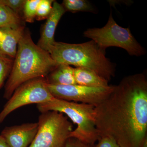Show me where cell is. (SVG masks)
<instances>
[{
	"label": "cell",
	"mask_w": 147,
	"mask_h": 147,
	"mask_svg": "<svg viewBox=\"0 0 147 147\" xmlns=\"http://www.w3.org/2000/svg\"><path fill=\"white\" fill-rule=\"evenodd\" d=\"M99 137L120 147H142L147 139V80L144 73L125 77L103 102L95 107Z\"/></svg>",
	"instance_id": "1"
},
{
	"label": "cell",
	"mask_w": 147,
	"mask_h": 147,
	"mask_svg": "<svg viewBox=\"0 0 147 147\" xmlns=\"http://www.w3.org/2000/svg\"><path fill=\"white\" fill-rule=\"evenodd\" d=\"M58 65L50 53L33 42L30 32L25 29L5 86L4 98L8 100L19 86L29 80L46 78Z\"/></svg>",
	"instance_id": "2"
},
{
	"label": "cell",
	"mask_w": 147,
	"mask_h": 147,
	"mask_svg": "<svg viewBox=\"0 0 147 147\" xmlns=\"http://www.w3.org/2000/svg\"><path fill=\"white\" fill-rule=\"evenodd\" d=\"M105 51L91 40L79 44L55 41L48 53L59 65L87 69L109 82L115 76V67Z\"/></svg>",
	"instance_id": "3"
},
{
	"label": "cell",
	"mask_w": 147,
	"mask_h": 147,
	"mask_svg": "<svg viewBox=\"0 0 147 147\" xmlns=\"http://www.w3.org/2000/svg\"><path fill=\"white\" fill-rule=\"evenodd\" d=\"M40 113L55 111L63 113L76 127L70 137L90 144H95L99 139L95 122V107L93 105L53 98L43 103L36 104Z\"/></svg>",
	"instance_id": "4"
},
{
	"label": "cell",
	"mask_w": 147,
	"mask_h": 147,
	"mask_svg": "<svg viewBox=\"0 0 147 147\" xmlns=\"http://www.w3.org/2000/svg\"><path fill=\"white\" fill-rule=\"evenodd\" d=\"M84 36L105 50L109 47H116L124 49L131 56L139 57L146 54L144 49L135 39L130 29L119 26L113 18L112 12L104 27L88 29L84 32Z\"/></svg>",
	"instance_id": "5"
},
{
	"label": "cell",
	"mask_w": 147,
	"mask_h": 147,
	"mask_svg": "<svg viewBox=\"0 0 147 147\" xmlns=\"http://www.w3.org/2000/svg\"><path fill=\"white\" fill-rule=\"evenodd\" d=\"M38 130L29 147H65L73 125L63 113L47 111L38 117Z\"/></svg>",
	"instance_id": "6"
},
{
	"label": "cell",
	"mask_w": 147,
	"mask_h": 147,
	"mask_svg": "<svg viewBox=\"0 0 147 147\" xmlns=\"http://www.w3.org/2000/svg\"><path fill=\"white\" fill-rule=\"evenodd\" d=\"M46 78L25 82L17 88L0 112V124L13 111L25 105L47 102L54 98L48 87Z\"/></svg>",
	"instance_id": "7"
},
{
	"label": "cell",
	"mask_w": 147,
	"mask_h": 147,
	"mask_svg": "<svg viewBox=\"0 0 147 147\" xmlns=\"http://www.w3.org/2000/svg\"><path fill=\"white\" fill-rule=\"evenodd\" d=\"M47 87L55 98L86 103L95 107L109 96L115 86L109 85L106 87L94 88L78 84L60 86L47 84Z\"/></svg>",
	"instance_id": "8"
},
{
	"label": "cell",
	"mask_w": 147,
	"mask_h": 147,
	"mask_svg": "<svg viewBox=\"0 0 147 147\" xmlns=\"http://www.w3.org/2000/svg\"><path fill=\"white\" fill-rule=\"evenodd\" d=\"M37 123H31L6 127L1 135L10 147H29L38 130Z\"/></svg>",
	"instance_id": "9"
},
{
	"label": "cell",
	"mask_w": 147,
	"mask_h": 147,
	"mask_svg": "<svg viewBox=\"0 0 147 147\" xmlns=\"http://www.w3.org/2000/svg\"><path fill=\"white\" fill-rule=\"evenodd\" d=\"M65 11L62 4L56 1L54 2L52 10L43 25L40 38L37 44L42 50L48 52L54 45L55 42L54 38L55 30L59 21Z\"/></svg>",
	"instance_id": "10"
},
{
	"label": "cell",
	"mask_w": 147,
	"mask_h": 147,
	"mask_svg": "<svg viewBox=\"0 0 147 147\" xmlns=\"http://www.w3.org/2000/svg\"><path fill=\"white\" fill-rule=\"evenodd\" d=\"M25 30L24 25L0 28V55L14 60Z\"/></svg>",
	"instance_id": "11"
},
{
	"label": "cell",
	"mask_w": 147,
	"mask_h": 147,
	"mask_svg": "<svg viewBox=\"0 0 147 147\" xmlns=\"http://www.w3.org/2000/svg\"><path fill=\"white\" fill-rule=\"evenodd\" d=\"M76 84L85 86L102 88L109 86V82L94 71L82 67L74 68Z\"/></svg>",
	"instance_id": "12"
},
{
	"label": "cell",
	"mask_w": 147,
	"mask_h": 147,
	"mask_svg": "<svg viewBox=\"0 0 147 147\" xmlns=\"http://www.w3.org/2000/svg\"><path fill=\"white\" fill-rule=\"evenodd\" d=\"M47 83L51 85H66L76 84L74 76V68L66 64H59L46 77Z\"/></svg>",
	"instance_id": "13"
},
{
	"label": "cell",
	"mask_w": 147,
	"mask_h": 147,
	"mask_svg": "<svg viewBox=\"0 0 147 147\" xmlns=\"http://www.w3.org/2000/svg\"><path fill=\"white\" fill-rule=\"evenodd\" d=\"M24 25L23 18L0 0V28Z\"/></svg>",
	"instance_id": "14"
},
{
	"label": "cell",
	"mask_w": 147,
	"mask_h": 147,
	"mask_svg": "<svg viewBox=\"0 0 147 147\" xmlns=\"http://www.w3.org/2000/svg\"><path fill=\"white\" fill-rule=\"evenodd\" d=\"M62 5L65 11L72 12L86 11L92 13L96 11L91 3L86 0H64Z\"/></svg>",
	"instance_id": "15"
},
{
	"label": "cell",
	"mask_w": 147,
	"mask_h": 147,
	"mask_svg": "<svg viewBox=\"0 0 147 147\" xmlns=\"http://www.w3.org/2000/svg\"><path fill=\"white\" fill-rule=\"evenodd\" d=\"M40 0H26L23 11V18L26 22H34L36 16L38 6Z\"/></svg>",
	"instance_id": "16"
},
{
	"label": "cell",
	"mask_w": 147,
	"mask_h": 147,
	"mask_svg": "<svg viewBox=\"0 0 147 147\" xmlns=\"http://www.w3.org/2000/svg\"><path fill=\"white\" fill-rule=\"evenodd\" d=\"M13 62V59L0 55V89L8 78Z\"/></svg>",
	"instance_id": "17"
},
{
	"label": "cell",
	"mask_w": 147,
	"mask_h": 147,
	"mask_svg": "<svg viewBox=\"0 0 147 147\" xmlns=\"http://www.w3.org/2000/svg\"><path fill=\"white\" fill-rule=\"evenodd\" d=\"M54 0H40L38 6L36 20L41 21L47 19L52 10Z\"/></svg>",
	"instance_id": "18"
},
{
	"label": "cell",
	"mask_w": 147,
	"mask_h": 147,
	"mask_svg": "<svg viewBox=\"0 0 147 147\" xmlns=\"http://www.w3.org/2000/svg\"><path fill=\"white\" fill-rule=\"evenodd\" d=\"M97 142L95 147H120L115 140L109 137H100Z\"/></svg>",
	"instance_id": "19"
},
{
	"label": "cell",
	"mask_w": 147,
	"mask_h": 147,
	"mask_svg": "<svg viewBox=\"0 0 147 147\" xmlns=\"http://www.w3.org/2000/svg\"><path fill=\"white\" fill-rule=\"evenodd\" d=\"M65 147H95V144H87L73 137H69L67 141Z\"/></svg>",
	"instance_id": "20"
},
{
	"label": "cell",
	"mask_w": 147,
	"mask_h": 147,
	"mask_svg": "<svg viewBox=\"0 0 147 147\" xmlns=\"http://www.w3.org/2000/svg\"><path fill=\"white\" fill-rule=\"evenodd\" d=\"M0 147H10L3 137L0 135Z\"/></svg>",
	"instance_id": "21"
},
{
	"label": "cell",
	"mask_w": 147,
	"mask_h": 147,
	"mask_svg": "<svg viewBox=\"0 0 147 147\" xmlns=\"http://www.w3.org/2000/svg\"><path fill=\"white\" fill-rule=\"evenodd\" d=\"M142 147H147V139H146L143 143Z\"/></svg>",
	"instance_id": "22"
}]
</instances>
